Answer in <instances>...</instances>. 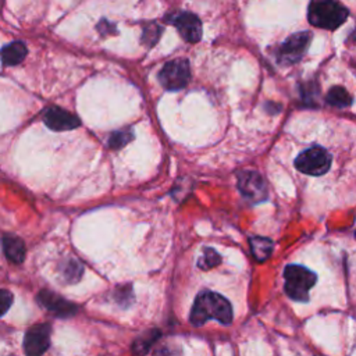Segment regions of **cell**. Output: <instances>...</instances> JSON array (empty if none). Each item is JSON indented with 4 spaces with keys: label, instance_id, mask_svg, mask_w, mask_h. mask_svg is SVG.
<instances>
[{
    "label": "cell",
    "instance_id": "2e32d148",
    "mask_svg": "<svg viewBox=\"0 0 356 356\" xmlns=\"http://www.w3.org/2000/svg\"><path fill=\"white\" fill-rule=\"evenodd\" d=\"M325 100L328 104L339 107V108H345L349 107L352 104V96L348 93V90L342 86H332Z\"/></svg>",
    "mask_w": 356,
    "mask_h": 356
},
{
    "label": "cell",
    "instance_id": "30bf717a",
    "mask_svg": "<svg viewBox=\"0 0 356 356\" xmlns=\"http://www.w3.org/2000/svg\"><path fill=\"white\" fill-rule=\"evenodd\" d=\"M38 302L57 317H71L78 312L76 305L47 289H43L38 293Z\"/></svg>",
    "mask_w": 356,
    "mask_h": 356
},
{
    "label": "cell",
    "instance_id": "5bb4252c",
    "mask_svg": "<svg viewBox=\"0 0 356 356\" xmlns=\"http://www.w3.org/2000/svg\"><path fill=\"white\" fill-rule=\"evenodd\" d=\"M249 243H250L252 254L257 261L267 260L271 256L274 249L273 241L264 236H253L249 239Z\"/></svg>",
    "mask_w": 356,
    "mask_h": 356
},
{
    "label": "cell",
    "instance_id": "9a60e30c",
    "mask_svg": "<svg viewBox=\"0 0 356 356\" xmlns=\"http://www.w3.org/2000/svg\"><path fill=\"white\" fill-rule=\"evenodd\" d=\"M160 337V332L157 330H149L146 332H143L140 337H138L134 343H132V352L138 356L145 355L152 345L157 341V338Z\"/></svg>",
    "mask_w": 356,
    "mask_h": 356
},
{
    "label": "cell",
    "instance_id": "44dd1931",
    "mask_svg": "<svg viewBox=\"0 0 356 356\" xmlns=\"http://www.w3.org/2000/svg\"><path fill=\"white\" fill-rule=\"evenodd\" d=\"M13 303V293L8 289H0V317L10 309Z\"/></svg>",
    "mask_w": 356,
    "mask_h": 356
},
{
    "label": "cell",
    "instance_id": "e0dca14e",
    "mask_svg": "<svg viewBox=\"0 0 356 356\" xmlns=\"http://www.w3.org/2000/svg\"><path fill=\"white\" fill-rule=\"evenodd\" d=\"M82 271H83L82 266H81L78 261H75V260H67V261L61 266V274H63L64 280H65L67 282H70V284L76 282V281L81 278Z\"/></svg>",
    "mask_w": 356,
    "mask_h": 356
},
{
    "label": "cell",
    "instance_id": "9c48e42d",
    "mask_svg": "<svg viewBox=\"0 0 356 356\" xmlns=\"http://www.w3.org/2000/svg\"><path fill=\"white\" fill-rule=\"evenodd\" d=\"M238 188L241 193L253 200L261 202L267 196V186L264 179L256 171H242L238 174Z\"/></svg>",
    "mask_w": 356,
    "mask_h": 356
},
{
    "label": "cell",
    "instance_id": "5b68a950",
    "mask_svg": "<svg viewBox=\"0 0 356 356\" xmlns=\"http://www.w3.org/2000/svg\"><path fill=\"white\" fill-rule=\"evenodd\" d=\"M191 76L189 63L185 58H175L165 63L159 72V81L167 90H178L186 86Z\"/></svg>",
    "mask_w": 356,
    "mask_h": 356
},
{
    "label": "cell",
    "instance_id": "52a82bcc",
    "mask_svg": "<svg viewBox=\"0 0 356 356\" xmlns=\"http://www.w3.org/2000/svg\"><path fill=\"white\" fill-rule=\"evenodd\" d=\"M165 19L172 24L182 39L191 43H196L200 40L202 36V24L200 19L189 11H175L172 14L165 15Z\"/></svg>",
    "mask_w": 356,
    "mask_h": 356
},
{
    "label": "cell",
    "instance_id": "ba28073f",
    "mask_svg": "<svg viewBox=\"0 0 356 356\" xmlns=\"http://www.w3.org/2000/svg\"><path fill=\"white\" fill-rule=\"evenodd\" d=\"M50 325L47 323L31 327L24 337L26 356H42L50 345Z\"/></svg>",
    "mask_w": 356,
    "mask_h": 356
},
{
    "label": "cell",
    "instance_id": "3957f363",
    "mask_svg": "<svg viewBox=\"0 0 356 356\" xmlns=\"http://www.w3.org/2000/svg\"><path fill=\"white\" fill-rule=\"evenodd\" d=\"M285 278V292L286 295L296 302L309 300V291L316 284V274L299 264L286 266L284 270Z\"/></svg>",
    "mask_w": 356,
    "mask_h": 356
},
{
    "label": "cell",
    "instance_id": "8fae6325",
    "mask_svg": "<svg viewBox=\"0 0 356 356\" xmlns=\"http://www.w3.org/2000/svg\"><path fill=\"white\" fill-rule=\"evenodd\" d=\"M43 121L53 131H68L76 128L81 124L75 114L57 106H51L44 110Z\"/></svg>",
    "mask_w": 356,
    "mask_h": 356
},
{
    "label": "cell",
    "instance_id": "ac0fdd59",
    "mask_svg": "<svg viewBox=\"0 0 356 356\" xmlns=\"http://www.w3.org/2000/svg\"><path fill=\"white\" fill-rule=\"evenodd\" d=\"M161 35V26L156 22H149L143 26V35H142V43L152 47L157 43L159 38Z\"/></svg>",
    "mask_w": 356,
    "mask_h": 356
},
{
    "label": "cell",
    "instance_id": "7a4b0ae2",
    "mask_svg": "<svg viewBox=\"0 0 356 356\" xmlns=\"http://www.w3.org/2000/svg\"><path fill=\"white\" fill-rule=\"evenodd\" d=\"M348 18V10L337 1H313L307 10V19L312 25L324 29H335Z\"/></svg>",
    "mask_w": 356,
    "mask_h": 356
},
{
    "label": "cell",
    "instance_id": "6da1fadb",
    "mask_svg": "<svg viewBox=\"0 0 356 356\" xmlns=\"http://www.w3.org/2000/svg\"><path fill=\"white\" fill-rule=\"evenodd\" d=\"M231 303L220 293L211 291L200 292L192 306L189 320L193 325H203L207 320H217L221 324L232 321Z\"/></svg>",
    "mask_w": 356,
    "mask_h": 356
},
{
    "label": "cell",
    "instance_id": "8992f818",
    "mask_svg": "<svg viewBox=\"0 0 356 356\" xmlns=\"http://www.w3.org/2000/svg\"><path fill=\"white\" fill-rule=\"evenodd\" d=\"M309 32H298L291 35L285 42H282L277 51V61L282 65H291L298 63L306 53L310 43Z\"/></svg>",
    "mask_w": 356,
    "mask_h": 356
},
{
    "label": "cell",
    "instance_id": "7c38bea8",
    "mask_svg": "<svg viewBox=\"0 0 356 356\" xmlns=\"http://www.w3.org/2000/svg\"><path fill=\"white\" fill-rule=\"evenodd\" d=\"M26 53H28L26 46L22 42L15 40V42L6 44L0 50V57H1V61L4 65H17L25 58Z\"/></svg>",
    "mask_w": 356,
    "mask_h": 356
},
{
    "label": "cell",
    "instance_id": "ffe728a7",
    "mask_svg": "<svg viewBox=\"0 0 356 356\" xmlns=\"http://www.w3.org/2000/svg\"><path fill=\"white\" fill-rule=\"evenodd\" d=\"M220 263H221L220 254H218L214 249L206 248V249L203 250V256L200 257L197 266H199L202 270H209V268L216 267V266L220 264Z\"/></svg>",
    "mask_w": 356,
    "mask_h": 356
},
{
    "label": "cell",
    "instance_id": "4fadbf2b",
    "mask_svg": "<svg viewBox=\"0 0 356 356\" xmlns=\"http://www.w3.org/2000/svg\"><path fill=\"white\" fill-rule=\"evenodd\" d=\"M3 250L6 257L13 263H22L25 259V246L24 242L14 235L3 236Z\"/></svg>",
    "mask_w": 356,
    "mask_h": 356
},
{
    "label": "cell",
    "instance_id": "d6986e66",
    "mask_svg": "<svg viewBox=\"0 0 356 356\" xmlns=\"http://www.w3.org/2000/svg\"><path fill=\"white\" fill-rule=\"evenodd\" d=\"M132 138H134V134L131 129L115 131L108 138V146L113 149H120L124 145H127L129 140H132Z\"/></svg>",
    "mask_w": 356,
    "mask_h": 356
},
{
    "label": "cell",
    "instance_id": "277c9868",
    "mask_svg": "<svg viewBox=\"0 0 356 356\" xmlns=\"http://www.w3.org/2000/svg\"><path fill=\"white\" fill-rule=\"evenodd\" d=\"M331 156L330 153L320 146H312L303 150L295 159V167L307 175H323L330 170Z\"/></svg>",
    "mask_w": 356,
    "mask_h": 356
}]
</instances>
